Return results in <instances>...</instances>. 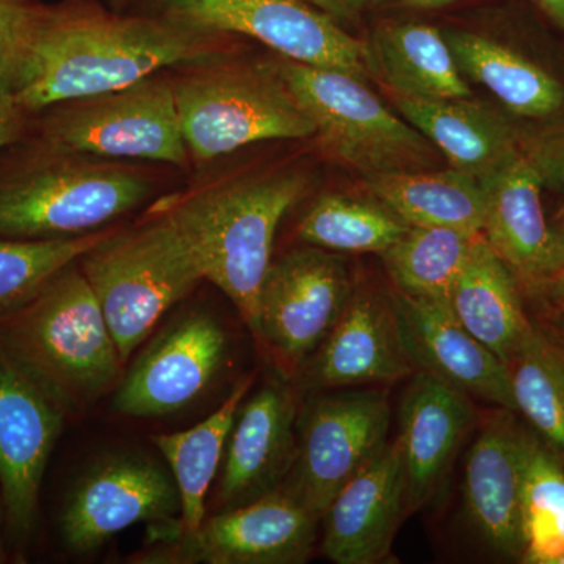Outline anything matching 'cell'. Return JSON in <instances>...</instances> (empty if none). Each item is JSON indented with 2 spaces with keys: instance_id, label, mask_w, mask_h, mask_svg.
Wrapping results in <instances>:
<instances>
[{
  "instance_id": "obj_1",
  "label": "cell",
  "mask_w": 564,
  "mask_h": 564,
  "mask_svg": "<svg viewBox=\"0 0 564 564\" xmlns=\"http://www.w3.org/2000/svg\"><path fill=\"white\" fill-rule=\"evenodd\" d=\"M231 39L165 13L120 17L87 0H63L47 6L31 77L17 99L35 115L228 52Z\"/></svg>"
},
{
  "instance_id": "obj_2",
  "label": "cell",
  "mask_w": 564,
  "mask_h": 564,
  "mask_svg": "<svg viewBox=\"0 0 564 564\" xmlns=\"http://www.w3.org/2000/svg\"><path fill=\"white\" fill-rule=\"evenodd\" d=\"M306 191L303 173L284 170L210 177L158 206L191 247L204 280L231 300L251 332L278 226Z\"/></svg>"
},
{
  "instance_id": "obj_3",
  "label": "cell",
  "mask_w": 564,
  "mask_h": 564,
  "mask_svg": "<svg viewBox=\"0 0 564 564\" xmlns=\"http://www.w3.org/2000/svg\"><path fill=\"white\" fill-rule=\"evenodd\" d=\"M0 159V237L65 239L101 231L154 192L135 166L52 147L29 135Z\"/></svg>"
},
{
  "instance_id": "obj_4",
  "label": "cell",
  "mask_w": 564,
  "mask_h": 564,
  "mask_svg": "<svg viewBox=\"0 0 564 564\" xmlns=\"http://www.w3.org/2000/svg\"><path fill=\"white\" fill-rule=\"evenodd\" d=\"M2 317L0 348L66 410L87 406L120 383L124 361L79 261Z\"/></svg>"
},
{
  "instance_id": "obj_5",
  "label": "cell",
  "mask_w": 564,
  "mask_h": 564,
  "mask_svg": "<svg viewBox=\"0 0 564 564\" xmlns=\"http://www.w3.org/2000/svg\"><path fill=\"white\" fill-rule=\"evenodd\" d=\"M170 74L191 161L204 165L270 140L315 137V126L273 62L234 61L228 52Z\"/></svg>"
},
{
  "instance_id": "obj_6",
  "label": "cell",
  "mask_w": 564,
  "mask_h": 564,
  "mask_svg": "<svg viewBox=\"0 0 564 564\" xmlns=\"http://www.w3.org/2000/svg\"><path fill=\"white\" fill-rule=\"evenodd\" d=\"M79 265L124 362L166 311L204 281L191 247L158 207L133 228L115 229L82 256Z\"/></svg>"
},
{
  "instance_id": "obj_7",
  "label": "cell",
  "mask_w": 564,
  "mask_h": 564,
  "mask_svg": "<svg viewBox=\"0 0 564 564\" xmlns=\"http://www.w3.org/2000/svg\"><path fill=\"white\" fill-rule=\"evenodd\" d=\"M273 65L315 126V137L340 162L364 176L421 172L436 162V148L393 115L361 79L276 55Z\"/></svg>"
},
{
  "instance_id": "obj_8",
  "label": "cell",
  "mask_w": 564,
  "mask_h": 564,
  "mask_svg": "<svg viewBox=\"0 0 564 564\" xmlns=\"http://www.w3.org/2000/svg\"><path fill=\"white\" fill-rule=\"evenodd\" d=\"M31 135L95 158L191 165L169 73L120 88L52 104L33 115Z\"/></svg>"
},
{
  "instance_id": "obj_9",
  "label": "cell",
  "mask_w": 564,
  "mask_h": 564,
  "mask_svg": "<svg viewBox=\"0 0 564 564\" xmlns=\"http://www.w3.org/2000/svg\"><path fill=\"white\" fill-rule=\"evenodd\" d=\"M386 389L318 393L296 422V455L281 485L318 519L345 485L384 451L391 429Z\"/></svg>"
},
{
  "instance_id": "obj_10",
  "label": "cell",
  "mask_w": 564,
  "mask_h": 564,
  "mask_svg": "<svg viewBox=\"0 0 564 564\" xmlns=\"http://www.w3.org/2000/svg\"><path fill=\"white\" fill-rule=\"evenodd\" d=\"M177 522L161 527L163 534L133 562L300 564L313 552L321 519L280 486L242 507L204 518L191 532Z\"/></svg>"
},
{
  "instance_id": "obj_11",
  "label": "cell",
  "mask_w": 564,
  "mask_h": 564,
  "mask_svg": "<svg viewBox=\"0 0 564 564\" xmlns=\"http://www.w3.org/2000/svg\"><path fill=\"white\" fill-rule=\"evenodd\" d=\"M162 13L228 35L250 36L289 61L343 70L358 79L372 73L369 46L306 0H159Z\"/></svg>"
},
{
  "instance_id": "obj_12",
  "label": "cell",
  "mask_w": 564,
  "mask_h": 564,
  "mask_svg": "<svg viewBox=\"0 0 564 564\" xmlns=\"http://www.w3.org/2000/svg\"><path fill=\"white\" fill-rule=\"evenodd\" d=\"M352 292L339 256L317 247L288 252L263 278L252 333L282 366H300L332 333Z\"/></svg>"
},
{
  "instance_id": "obj_13",
  "label": "cell",
  "mask_w": 564,
  "mask_h": 564,
  "mask_svg": "<svg viewBox=\"0 0 564 564\" xmlns=\"http://www.w3.org/2000/svg\"><path fill=\"white\" fill-rule=\"evenodd\" d=\"M181 499L169 466L140 452H122L93 464L63 503V543L76 554L98 551L139 522L173 524Z\"/></svg>"
},
{
  "instance_id": "obj_14",
  "label": "cell",
  "mask_w": 564,
  "mask_h": 564,
  "mask_svg": "<svg viewBox=\"0 0 564 564\" xmlns=\"http://www.w3.org/2000/svg\"><path fill=\"white\" fill-rule=\"evenodd\" d=\"M65 413L57 395L0 348V497L17 540L35 524L41 481Z\"/></svg>"
},
{
  "instance_id": "obj_15",
  "label": "cell",
  "mask_w": 564,
  "mask_h": 564,
  "mask_svg": "<svg viewBox=\"0 0 564 564\" xmlns=\"http://www.w3.org/2000/svg\"><path fill=\"white\" fill-rule=\"evenodd\" d=\"M228 337L217 318L191 311L170 323L122 375L113 410L129 417H163L191 406L220 372Z\"/></svg>"
},
{
  "instance_id": "obj_16",
  "label": "cell",
  "mask_w": 564,
  "mask_h": 564,
  "mask_svg": "<svg viewBox=\"0 0 564 564\" xmlns=\"http://www.w3.org/2000/svg\"><path fill=\"white\" fill-rule=\"evenodd\" d=\"M404 350L415 370L436 375L467 395L516 411L507 364L459 323L451 306L397 291Z\"/></svg>"
},
{
  "instance_id": "obj_17",
  "label": "cell",
  "mask_w": 564,
  "mask_h": 564,
  "mask_svg": "<svg viewBox=\"0 0 564 564\" xmlns=\"http://www.w3.org/2000/svg\"><path fill=\"white\" fill-rule=\"evenodd\" d=\"M413 372L392 295L361 289L352 292L343 317L307 359L304 384L333 389L393 383Z\"/></svg>"
},
{
  "instance_id": "obj_18",
  "label": "cell",
  "mask_w": 564,
  "mask_h": 564,
  "mask_svg": "<svg viewBox=\"0 0 564 564\" xmlns=\"http://www.w3.org/2000/svg\"><path fill=\"white\" fill-rule=\"evenodd\" d=\"M481 185V234L508 269L532 285H544L560 276L562 242L545 218L544 177L533 155L519 151Z\"/></svg>"
},
{
  "instance_id": "obj_19",
  "label": "cell",
  "mask_w": 564,
  "mask_h": 564,
  "mask_svg": "<svg viewBox=\"0 0 564 564\" xmlns=\"http://www.w3.org/2000/svg\"><path fill=\"white\" fill-rule=\"evenodd\" d=\"M296 404L291 389L267 384L240 404L226 444L218 511L242 507L284 484L296 455Z\"/></svg>"
},
{
  "instance_id": "obj_20",
  "label": "cell",
  "mask_w": 564,
  "mask_h": 564,
  "mask_svg": "<svg viewBox=\"0 0 564 564\" xmlns=\"http://www.w3.org/2000/svg\"><path fill=\"white\" fill-rule=\"evenodd\" d=\"M404 516L406 480L395 440L329 503L322 518L323 555L336 564L384 562Z\"/></svg>"
},
{
  "instance_id": "obj_21",
  "label": "cell",
  "mask_w": 564,
  "mask_h": 564,
  "mask_svg": "<svg viewBox=\"0 0 564 564\" xmlns=\"http://www.w3.org/2000/svg\"><path fill=\"white\" fill-rule=\"evenodd\" d=\"M475 422L470 395L436 375L415 373L400 406L406 514L432 502Z\"/></svg>"
},
{
  "instance_id": "obj_22",
  "label": "cell",
  "mask_w": 564,
  "mask_h": 564,
  "mask_svg": "<svg viewBox=\"0 0 564 564\" xmlns=\"http://www.w3.org/2000/svg\"><path fill=\"white\" fill-rule=\"evenodd\" d=\"M513 411L489 419L467 454L464 510L492 551L521 558V441Z\"/></svg>"
},
{
  "instance_id": "obj_23",
  "label": "cell",
  "mask_w": 564,
  "mask_h": 564,
  "mask_svg": "<svg viewBox=\"0 0 564 564\" xmlns=\"http://www.w3.org/2000/svg\"><path fill=\"white\" fill-rule=\"evenodd\" d=\"M395 106L452 169L477 181L488 180L521 148L502 117L484 104L463 99H422L395 95Z\"/></svg>"
},
{
  "instance_id": "obj_24",
  "label": "cell",
  "mask_w": 564,
  "mask_h": 564,
  "mask_svg": "<svg viewBox=\"0 0 564 564\" xmlns=\"http://www.w3.org/2000/svg\"><path fill=\"white\" fill-rule=\"evenodd\" d=\"M451 310L475 339L502 359L514 358L532 332L514 273L478 234L451 296Z\"/></svg>"
},
{
  "instance_id": "obj_25",
  "label": "cell",
  "mask_w": 564,
  "mask_h": 564,
  "mask_svg": "<svg viewBox=\"0 0 564 564\" xmlns=\"http://www.w3.org/2000/svg\"><path fill=\"white\" fill-rule=\"evenodd\" d=\"M369 46L370 66L393 95L422 99L470 98L443 32L425 24H388L375 32Z\"/></svg>"
},
{
  "instance_id": "obj_26",
  "label": "cell",
  "mask_w": 564,
  "mask_h": 564,
  "mask_svg": "<svg viewBox=\"0 0 564 564\" xmlns=\"http://www.w3.org/2000/svg\"><path fill=\"white\" fill-rule=\"evenodd\" d=\"M378 203L417 228L484 232L485 191L480 181L456 172H400L366 177Z\"/></svg>"
},
{
  "instance_id": "obj_27",
  "label": "cell",
  "mask_w": 564,
  "mask_h": 564,
  "mask_svg": "<svg viewBox=\"0 0 564 564\" xmlns=\"http://www.w3.org/2000/svg\"><path fill=\"white\" fill-rule=\"evenodd\" d=\"M444 35L464 76L488 88L511 113L545 120L564 110L562 82L524 55L477 33Z\"/></svg>"
},
{
  "instance_id": "obj_28",
  "label": "cell",
  "mask_w": 564,
  "mask_h": 564,
  "mask_svg": "<svg viewBox=\"0 0 564 564\" xmlns=\"http://www.w3.org/2000/svg\"><path fill=\"white\" fill-rule=\"evenodd\" d=\"M252 378L234 386L225 403L185 432L155 434L151 437L176 484L181 499V530H195L206 518L207 492L220 469L229 434Z\"/></svg>"
},
{
  "instance_id": "obj_29",
  "label": "cell",
  "mask_w": 564,
  "mask_h": 564,
  "mask_svg": "<svg viewBox=\"0 0 564 564\" xmlns=\"http://www.w3.org/2000/svg\"><path fill=\"white\" fill-rule=\"evenodd\" d=\"M507 367L516 411L564 455V337L533 325Z\"/></svg>"
},
{
  "instance_id": "obj_30",
  "label": "cell",
  "mask_w": 564,
  "mask_h": 564,
  "mask_svg": "<svg viewBox=\"0 0 564 564\" xmlns=\"http://www.w3.org/2000/svg\"><path fill=\"white\" fill-rule=\"evenodd\" d=\"M477 236L452 228L410 226L381 258L397 291L451 306L452 292Z\"/></svg>"
},
{
  "instance_id": "obj_31",
  "label": "cell",
  "mask_w": 564,
  "mask_h": 564,
  "mask_svg": "<svg viewBox=\"0 0 564 564\" xmlns=\"http://www.w3.org/2000/svg\"><path fill=\"white\" fill-rule=\"evenodd\" d=\"M521 562L556 564L564 552V470L551 448L522 432Z\"/></svg>"
},
{
  "instance_id": "obj_32",
  "label": "cell",
  "mask_w": 564,
  "mask_h": 564,
  "mask_svg": "<svg viewBox=\"0 0 564 564\" xmlns=\"http://www.w3.org/2000/svg\"><path fill=\"white\" fill-rule=\"evenodd\" d=\"M410 226L381 203L323 195L300 221V239L323 250L383 254Z\"/></svg>"
},
{
  "instance_id": "obj_33",
  "label": "cell",
  "mask_w": 564,
  "mask_h": 564,
  "mask_svg": "<svg viewBox=\"0 0 564 564\" xmlns=\"http://www.w3.org/2000/svg\"><path fill=\"white\" fill-rule=\"evenodd\" d=\"M115 228L65 239L0 237V315L28 302L69 263L106 240Z\"/></svg>"
},
{
  "instance_id": "obj_34",
  "label": "cell",
  "mask_w": 564,
  "mask_h": 564,
  "mask_svg": "<svg viewBox=\"0 0 564 564\" xmlns=\"http://www.w3.org/2000/svg\"><path fill=\"white\" fill-rule=\"evenodd\" d=\"M46 10L40 0H0V93L17 98L28 84Z\"/></svg>"
},
{
  "instance_id": "obj_35",
  "label": "cell",
  "mask_w": 564,
  "mask_h": 564,
  "mask_svg": "<svg viewBox=\"0 0 564 564\" xmlns=\"http://www.w3.org/2000/svg\"><path fill=\"white\" fill-rule=\"evenodd\" d=\"M33 113L14 96L0 93V151L31 135Z\"/></svg>"
},
{
  "instance_id": "obj_36",
  "label": "cell",
  "mask_w": 564,
  "mask_h": 564,
  "mask_svg": "<svg viewBox=\"0 0 564 564\" xmlns=\"http://www.w3.org/2000/svg\"><path fill=\"white\" fill-rule=\"evenodd\" d=\"M545 182H552L564 193V137L551 140L533 152Z\"/></svg>"
},
{
  "instance_id": "obj_37",
  "label": "cell",
  "mask_w": 564,
  "mask_h": 564,
  "mask_svg": "<svg viewBox=\"0 0 564 564\" xmlns=\"http://www.w3.org/2000/svg\"><path fill=\"white\" fill-rule=\"evenodd\" d=\"M306 2L334 18V20H337V18L351 20L356 14L361 13L372 0H306Z\"/></svg>"
},
{
  "instance_id": "obj_38",
  "label": "cell",
  "mask_w": 564,
  "mask_h": 564,
  "mask_svg": "<svg viewBox=\"0 0 564 564\" xmlns=\"http://www.w3.org/2000/svg\"><path fill=\"white\" fill-rule=\"evenodd\" d=\"M544 285L547 288L552 302H554L560 321H564V278H555V280L545 282Z\"/></svg>"
},
{
  "instance_id": "obj_39",
  "label": "cell",
  "mask_w": 564,
  "mask_h": 564,
  "mask_svg": "<svg viewBox=\"0 0 564 564\" xmlns=\"http://www.w3.org/2000/svg\"><path fill=\"white\" fill-rule=\"evenodd\" d=\"M534 2L564 31V0H534Z\"/></svg>"
},
{
  "instance_id": "obj_40",
  "label": "cell",
  "mask_w": 564,
  "mask_h": 564,
  "mask_svg": "<svg viewBox=\"0 0 564 564\" xmlns=\"http://www.w3.org/2000/svg\"><path fill=\"white\" fill-rule=\"evenodd\" d=\"M403 6L413 7V9H441V7L451 6L458 0H400Z\"/></svg>"
},
{
  "instance_id": "obj_41",
  "label": "cell",
  "mask_w": 564,
  "mask_h": 564,
  "mask_svg": "<svg viewBox=\"0 0 564 564\" xmlns=\"http://www.w3.org/2000/svg\"><path fill=\"white\" fill-rule=\"evenodd\" d=\"M2 518H3V507H2V497H0V562H3V558H6V554H3V544H2Z\"/></svg>"
},
{
  "instance_id": "obj_42",
  "label": "cell",
  "mask_w": 564,
  "mask_h": 564,
  "mask_svg": "<svg viewBox=\"0 0 564 564\" xmlns=\"http://www.w3.org/2000/svg\"><path fill=\"white\" fill-rule=\"evenodd\" d=\"M560 242H562V256H560V276L564 278V234L560 236Z\"/></svg>"
},
{
  "instance_id": "obj_43",
  "label": "cell",
  "mask_w": 564,
  "mask_h": 564,
  "mask_svg": "<svg viewBox=\"0 0 564 564\" xmlns=\"http://www.w3.org/2000/svg\"><path fill=\"white\" fill-rule=\"evenodd\" d=\"M556 333L562 334L564 337V321H560L558 318V325H556Z\"/></svg>"
},
{
  "instance_id": "obj_44",
  "label": "cell",
  "mask_w": 564,
  "mask_h": 564,
  "mask_svg": "<svg viewBox=\"0 0 564 564\" xmlns=\"http://www.w3.org/2000/svg\"><path fill=\"white\" fill-rule=\"evenodd\" d=\"M556 564H564V552H563L562 556H560L558 563H556Z\"/></svg>"
}]
</instances>
